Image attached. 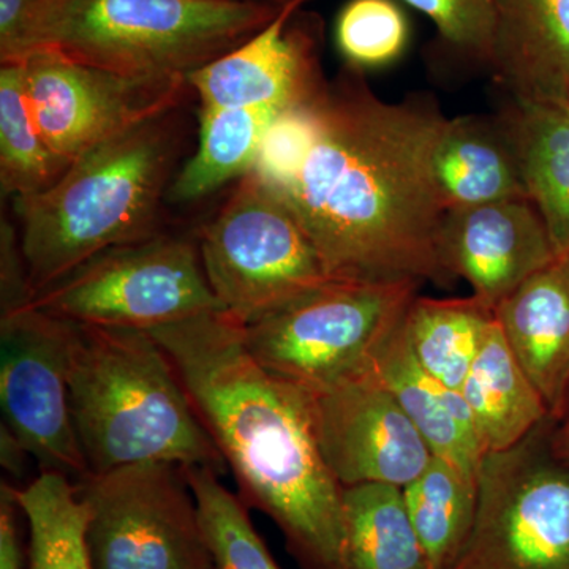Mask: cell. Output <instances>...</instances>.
Masks as SVG:
<instances>
[{
    "mask_svg": "<svg viewBox=\"0 0 569 569\" xmlns=\"http://www.w3.org/2000/svg\"><path fill=\"white\" fill-rule=\"evenodd\" d=\"M13 496L28 520L29 569H93L88 508L69 478L40 471L24 488L13 486Z\"/></svg>",
    "mask_w": 569,
    "mask_h": 569,
    "instance_id": "26",
    "label": "cell"
},
{
    "mask_svg": "<svg viewBox=\"0 0 569 569\" xmlns=\"http://www.w3.org/2000/svg\"><path fill=\"white\" fill-rule=\"evenodd\" d=\"M33 114L67 164L153 118L178 110L183 77H130L41 51L22 62Z\"/></svg>",
    "mask_w": 569,
    "mask_h": 569,
    "instance_id": "12",
    "label": "cell"
},
{
    "mask_svg": "<svg viewBox=\"0 0 569 569\" xmlns=\"http://www.w3.org/2000/svg\"><path fill=\"white\" fill-rule=\"evenodd\" d=\"M408 516L430 569H451L477 518V479L432 456L426 470L402 488Z\"/></svg>",
    "mask_w": 569,
    "mask_h": 569,
    "instance_id": "24",
    "label": "cell"
},
{
    "mask_svg": "<svg viewBox=\"0 0 569 569\" xmlns=\"http://www.w3.org/2000/svg\"><path fill=\"white\" fill-rule=\"evenodd\" d=\"M335 37L347 66L378 69L402 58L410 24L396 0H348L337 14Z\"/></svg>",
    "mask_w": 569,
    "mask_h": 569,
    "instance_id": "29",
    "label": "cell"
},
{
    "mask_svg": "<svg viewBox=\"0 0 569 569\" xmlns=\"http://www.w3.org/2000/svg\"><path fill=\"white\" fill-rule=\"evenodd\" d=\"M0 455H2L0 456L2 467L9 473L18 478L24 475L26 459L31 458V456L3 426L0 429Z\"/></svg>",
    "mask_w": 569,
    "mask_h": 569,
    "instance_id": "35",
    "label": "cell"
},
{
    "mask_svg": "<svg viewBox=\"0 0 569 569\" xmlns=\"http://www.w3.org/2000/svg\"><path fill=\"white\" fill-rule=\"evenodd\" d=\"M559 426L569 427V402L567 408V413H565L563 419H561V422Z\"/></svg>",
    "mask_w": 569,
    "mask_h": 569,
    "instance_id": "38",
    "label": "cell"
},
{
    "mask_svg": "<svg viewBox=\"0 0 569 569\" xmlns=\"http://www.w3.org/2000/svg\"><path fill=\"white\" fill-rule=\"evenodd\" d=\"M317 137L282 193L332 280L449 284L433 152L448 119L427 93L380 99L346 66L316 102Z\"/></svg>",
    "mask_w": 569,
    "mask_h": 569,
    "instance_id": "1",
    "label": "cell"
},
{
    "mask_svg": "<svg viewBox=\"0 0 569 569\" xmlns=\"http://www.w3.org/2000/svg\"><path fill=\"white\" fill-rule=\"evenodd\" d=\"M282 10L242 0H43L28 59L48 51L130 77L189 78Z\"/></svg>",
    "mask_w": 569,
    "mask_h": 569,
    "instance_id": "5",
    "label": "cell"
},
{
    "mask_svg": "<svg viewBox=\"0 0 569 569\" xmlns=\"http://www.w3.org/2000/svg\"><path fill=\"white\" fill-rule=\"evenodd\" d=\"M71 328L29 305L0 316V408L2 426L40 471L77 485L91 471L71 417Z\"/></svg>",
    "mask_w": 569,
    "mask_h": 569,
    "instance_id": "11",
    "label": "cell"
},
{
    "mask_svg": "<svg viewBox=\"0 0 569 569\" xmlns=\"http://www.w3.org/2000/svg\"><path fill=\"white\" fill-rule=\"evenodd\" d=\"M242 2H263V3H272V6L284 7L288 3L293 2V0H242Z\"/></svg>",
    "mask_w": 569,
    "mask_h": 569,
    "instance_id": "37",
    "label": "cell"
},
{
    "mask_svg": "<svg viewBox=\"0 0 569 569\" xmlns=\"http://www.w3.org/2000/svg\"><path fill=\"white\" fill-rule=\"evenodd\" d=\"M28 266L21 250L20 233L2 217L0 228V316L32 301Z\"/></svg>",
    "mask_w": 569,
    "mask_h": 569,
    "instance_id": "32",
    "label": "cell"
},
{
    "mask_svg": "<svg viewBox=\"0 0 569 569\" xmlns=\"http://www.w3.org/2000/svg\"><path fill=\"white\" fill-rule=\"evenodd\" d=\"M489 70L516 102L569 103V0H497Z\"/></svg>",
    "mask_w": 569,
    "mask_h": 569,
    "instance_id": "17",
    "label": "cell"
},
{
    "mask_svg": "<svg viewBox=\"0 0 569 569\" xmlns=\"http://www.w3.org/2000/svg\"><path fill=\"white\" fill-rule=\"evenodd\" d=\"M43 0H0V62L28 59L29 33Z\"/></svg>",
    "mask_w": 569,
    "mask_h": 569,
    "instance_id": "33",
    "label": "cell"
},
{
    "mask_svg": "<svg viewBox=\"0 0 569 569\" xmlns=\"http://www.w3.org/2000/svg\"><path fill=\"white\" fill-rule=\"evenodd\" d=\"M433 176L447 211L530 198L505 110L448 119L433 152Z\"/></svg>",
    "mask_w": 569,
    "mask_h": 569,
    "instance_id": "18",
    "label": "cell"
},
{
    "mask_svg": "<svg viewBox=\"0 0 569 569\" xmlns=\"http://www.w3.org/2000/svg\"><path fill=\"white\" fill-rule=\"evenodd\" d=\"M217 569V568H216Z\"/></svg>",
    "mask_w": 569,
    "mask_h": 569,
    "instance_id": "39",
    "label": "cell"
},
{
    "mask_svg": "<svg viewBox=\"0 0 569 569\" xmlns=\"http://www.w3.org/2000/svg\"><path fill=\"white\" fill-rule=\"evenodd\" d=\"M295 0L252 39L189 74L200 110L271 107L284 111L323 93V21Z\"/></svg>",
    "mask_w": 569,
    "mask_h": 569,
    "instance_id": "14",
    "label": "cell"
},
{
    "mask_svg": "<svg viewBox=\"0 0 569 569\" xmlns=\"http://www.w3.org/2000/svg\"><path fill=\"white\" fill-rule=\"evenodd\" d=\"M197 500L206 542L217 569H280L254 530L249 508L230 492L220 475L203 467H183Z\"/></svg>",
    "mask_w": 569,
    "mask_h": 569,
    "instance_id": "28",
    "label": "cell"
},
{
    "mask_svg": "<svg viewBox=\"0 0 569 569\" xmlns=\"http://www.w3.org/2000/svg\"><path fill=\"white\" fill-rule=\"evenodd\" d=\"M485 455L507 451L550 418L548 407L508 346L497 318L462 389Z\"/></svg>",
    "mask_w": 569,
    "mask_h": 569,
    "instance_id": "20",
    "label": "cell"
},
{
    "mask_svg": "<svg viewBox=\"0 0 569 569\" xmlns=\"http://www.w3.org/2000/svg\"><path fill=\"white\" fill-rule=\"evenodd\" d=\"M493 320L496 310L473 295H417L406 312V331L419 365L445 387L460 391Z\"/></svg>",
    "mask_w": 569,
    "mask_h": 569,
    "instance_id": "22",
    "label": "cell"
},
{
    "mask_svg": "<svg viewBox=\"0 0 569 569\" xmlns=\"http://www.w3.org/2000/svg\"><path fill=\"white\" fill-rule=\"evenodd\" d=\"M29 306L74 323L146 331L223 312L197 241L167 233L96 254L39 291Z\"/></svg>",
    "mask_w": 569,
    "mask_h": 569,
    "instance_id": "8",
    "label": "cell"
},
{
    "mask_svg": "<svg viewBox=\"0 0 569 569\" xmlns=\"http://www.w3.org/2000/svg\"><path fill=\"white\" fill-rule=\"evenodd\" d=\"M181 144L170 111L86 152L50 189L14 200L33 296L104 250L163 233L160 209Z\"/></svg>",
    "mask_w": 569,
    "mask_h": 569,
    "instance_id": "4",
    "label": "cell"
},
{
    "mask_svg": "<svg viewBox=\"0 0 569 569\" xmlns=\"http://www.w3.org/2000/svg\"><path fill=\"white\" fill-rule=\"evenodd\" d=\"M197 244L212 293L242 326L332 280L291 206L254 171L239 179Z\"/></svg>",
    "mask_w": 569,
    "mask_h": 569,
    "instance_id": "7",
    "label": "cell"
},
{
    "mask_svg": "<svg viewBox=\"0 0 569 569\" xmlns=\"http://www.w3.org/2000/svg\"><path fill=\"white\" fill-rule=\"evenodd\" d=\"M307 397L321 455L343 488H403L429 466L432 449L373 367Z\"/></svg>",
    "mask_w": 569,
    "mask_h": 569,
    "instance_id": "13",
    "label": "cell"
},
{
    "mask_svg": "<svg viewBox=\"0 0 569 569\" xmlns=\"http://www.w3.org/2000/svg\"><path fill=\"white\" fill-rule=\"evenodd\" d=\"M373 370L418 427L433 456L477 479L485 451L466 399L419 365L408 342L406 316L378 348Z\"/></svg>",
    "mask_w": 569,
    "mask_h": 569,
    "instance_id": "19",
    "label": "cell"
},
{
    "mask_svg": "<svg viewBox=\"0 0 569 569\" xmlns=\"http://www.w3.org/2000/svg\"><path fill=\"white\" fill-rule=\"evenodd\" d=\"M542 422L479 466L473 529L451 569H569V467Z\"/></svg>",
    "mask_w": 569,
    "mask_h": 569,
    "instance_id": "9",
    "label": "cell"
},
{
    "mask_svg": "<svg viewBox=\"0 0 569 569\" xmlns=\"http://www.w3.org/2000/svg\"><path fill=\"white\" fill-rule=\"evenodd\" d=\"M417 282L328 280L242 326L250 356L269 373L320 392L369 372L378 348L406 316Z\"/></svg>",
    "mask_w": 569,
    "mask_h": 569,
    "instance_id": "6",
    "label": "cell"
},
{
    "mask_svg": "<svg viewBox=\"0 0 569 569\" xmlns=\"http://www.w3.org/2000/svg\"><path fill=\"white\" fill-rule=\"evenodd\" d=\"M71 323V417L91 473L140 462L228 473L178 369L151 332Z\"/></svg>",
    "mask_w": 569,
    "mask_h": 569,
    "instance_id": "3",
    "label": "cell"
},
{
    "mask_svg": "<svg viewBox=\"0 0 569 569\" xmlns=\"http://www.w3.org/2000/svg\"><path fill=\"white\" fill-rule=\"evenodd\" d=\"M436 26L441 47L463 62L489 69L497 0H402Z\"/></svg>",
    "mask_w": 569,
    "mask_h": 569,
    "instance_id": "30",
    "label": "cell"
},
{
    "mask_svg": "<svg viewBox=\"0 0 569 569\" xmlns=\"http://www.w3.org/2000/svg\"><path fill=\"white\" fill-rule=\"evenodd\" d=\"M149 332L178 369L242 503L279 527L301 569H353L346 488L321 455L305 389L258 365L242 325L224 312Z\"/></svg>",
    "mask_w": 569,
    "mask_h": 569,
    "instance_id": "2",
    "label": "cell"
},
{
    "mask_svg": "<svg viewBox=\"0 0 569 569\" xmlns=\"http://www.w3.org/2000/svg\"><path fill=\"white\" fill-rule=\"evenodd\" d=\"M21 509L13 496V486H0V569H22L28 550L22 546Z\"/></svg>",
    "mask_w": 569,
    "mask_h": 569,
    "instance_id": "34",
    "label": "cell"
},
{
    "mask_svg": "<svg viewBox=\"0 0 569 569\" xmlns=\"http://www.w3.org/2000/svg\"><path fill=\"white\" fill-rule=\"evenodd\" d=\"M505 111L530 200L548 224L557 253L569 252V103L511 100Z\"/></svg>",
    "mask_w": 569,
    "mask_h": 569,
    "instance_id": "21",
    "label": "cell"
},
{
    "mask_svg": "<svg viewBox=\"0 0 569 569\" xmlns=\"http://www.w3.org/2000/svg\"><path fill=\"white\" fill-rule=\"evenodd\" d=\"M508 346L560 425L569 402V252L529 277L497 306Z\"/></svg>",
    "mask_w": 569,
    "mask_h": 569,
    "instance_id": "16",
    "label": "cell"
},
{
    "mask_svg": "<svg viewBox=\"0 0 569 569\" xmlns=\"http://www.w3.org/2000/svg\"><path fill=\"white\" fill-rule=\"evenodd\" d=\"M280 110L271 107L200 110V142L168 189L174 203H192L250 173L260 142Z\"/></svg>",
    "mask_w": 569,
    "mask_h": 569,
    "instance_id": "23",
    "label": "cell"
},
{
    "mask_svg": "<svg viewBox=\"0 0 569 569\" xmlns=\"http://www.w3.org/2000/svg\"><path fill=\"white\" fill-rule=\"evenodd\" d=\"M316 102L280 112L266 130L252 171L276 190H283L293 181L312 149L317 137Z\"/></svg>",
    "mask_w": 569,
    "mask_h": 569,
    "instance_id": "31",
    "label": "cell"
},
{
    "mask_svg": "<svg viewBox=\"0 0 569 569\" xmlns=\"http://www.w3.org/2000/svg\"><path fill=\"white\" fill-rule=\"evenodd\" d=\"M69 164L51 151L37 123L24 66L0 69V187L2 194L32 197L50 189Z\"/></svg>",
    "mask_w": 569,
    "mask_h": 569,
    "instance_id": "27",
    "label": "cell"
},
{
    "mask_svg": "<svg viewBox=\"0 0 569 569\" xmlns=\"http://www.w3.org/2000/svg\"><path fill=\"white\" fill-rule=\"evenodd\" d=\"M93 569H216L183 467L140 462L74 485Z\"/></svg>",
    "mask_w": 569,
    "mask_h": 569,
    "instance_id": "10",
    "label": "cell"
},
{
    "mask_svg": "<svg viewBox=\"0 0 569 569\" xmlns=\"http://www.w3.org/2000/svg\"><path fill=\"white\" fill-rule=\"evenodd\" d=\"M438 254L452 279L466 280L496 310L559 253L533 201L516 198L448 211Z\"/></svg>",
    "mask_w": 569,
    "mask_h": 569,
    "instance_id": "15",
    "label": "cell"
},
{
    "mask_svg": "<svg viewBox=\"0 0 569 569\" xmlns=\"http://www.w3.org/2000/svg\"><path fill=\"white\" fill-rule=\"evenodd\" d=\"M550 449L560 462L569 467V427L553 426L550 433Z\"/></svg>",
    "mask_w": 569,
    "mask_h": 569,
    "instance_id": "36",
    "label": "cell"
},
{
    "mask_svg": "<svg viewBox=\"0 0 569 569\" xmlns=\"http://www.w3.org/2000/svg\"><path fill=\"white\" fill-rule=\"evenodd\" d=\"M353 569H430L408 516L402 488L350 486L343 490Z\"/></svg>",
    "mask_w": 569,
    "mask_h": 569,
    "instance_id": "25",
    "label": "cell"
}]
</instances>
